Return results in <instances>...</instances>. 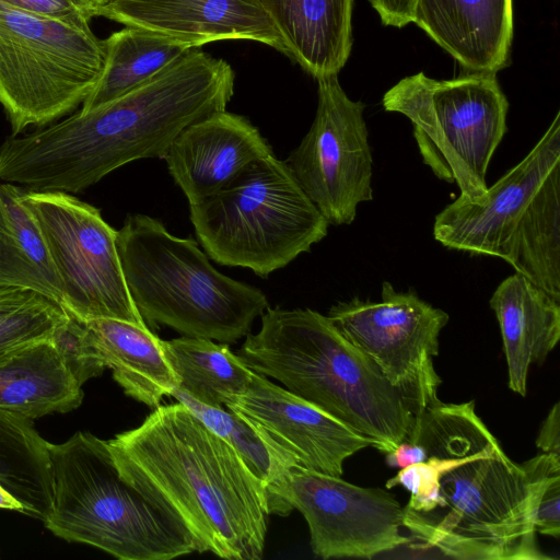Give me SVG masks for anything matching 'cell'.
I'll return each mask as SVG.
<instances>
[{
	"mask_svg": "<svg viewBox=\"0 0 560 560\" xmlns=\"http://www.w3.org/2000/svg\"><path fill=\"white\" fill-rule=\"evenodd\" d=\"M285 55L314 79L337 75L352 48L353 0H255Z\"/></svg>",
	"mask_w": 560,
	"mask_h": 560,
	"instance_id": "cell-20",
	"label": "cell"
},
{
	"mask_svg": "<svg viewBox=\"0 0 560 560\" xmlns=\"http://www.w3.org/2000/svg\"><path fill=\"white\" fill-rule=\"evenodd\" d=\"M317 83L313 124L284 162L328 224L348 225L358 206L373 199L365 105L349 98L337 75Z\"/></svg>",
	"mask_w": 560,
	"mask_h": 560,
	"instance_id": "cell-13",
	"label": "cell"
},
{
	"mask_svg": "<svg viewBox=\"0 0 560 560\" xmlns=\"http://www.w3.org/2000/svg\"><path fill=\"white\" fill-rule=\"evenodd\" d=\"M83 383L59 335L0 358V412L34 420L68 412L83 399Z\"/></svg>",
	"mask_w": 560,
	"mask_h": 560,
	"instance_id": "cell-22",
	"label": "cell"
},
{
	"mask_svg": "<svg viewBox=\"0 0 560 560\" xmlns=\"http://www.w3.org/2000/svg\"><path fill=\"white\" fill-rule=\"evenodd\" d=\"M47 444L32 420L0 412V483L21 502L24 514L43 523L52 497Z\"/></svg>",
	"mask_w": 560,
	"mask_h": 560,
	"instance_id": "cell-27",
	"label": "cell"
},
{
	"mask_svg": "<svg viewBox=\"0 0 560 560\" xmlns=\"http://www.w3.org/2000/svg\"><path fill=\"white\" fill-rule=\"evenodd\" d=\"M12 8L57 20L75 28L91 32L90 22L98 8L86 0H0Z\"/></svg>",
	"mask_w": 560,
	"mask_h": 560,
	"instance_id": "cell-30",
	"label": "cell"
},
{
	"mask_svg": "<svg viewBox=\"0 0 560 560\" xmlns=\"http://www.w3.org/2000/svg\"><path fill=\"white\" fill-rule=\"evenodd\" d=\"M498 319L509 388L525 396L532 364H541L560 339V302L520 273L504 279L489 301Z\"/></svg>",
	"mask_w": 560,
	"mask_h": 560,
	"instance_id": "cell-21",
	"label": "cell"
},
{
	"mask_svg": "<svg viewBox=\"0 0 560 560\" xmlns=\"http://www.w3.org/2000/svg\"><path fill=\"white\" fill-rule=\"evenodd\" d=\"M270 154L268 141L247 118L222 110L186 127L163 159L189 206H194Z\"/></svg>",
	"mask_w": 560,
	"mask_h": 560,
	"instance_id": "cell-17",
	"label": "cell"
},
{
	"mask_svg": "<svg viewBox=\"0 0 560 560\" xmlns=\"http://www.w3.org/2000/svg\"><path fill=\"white\" fill-rule=\"evenodd\" d=\"M47 448L52 497L44 525L54 535L121 560H168L196 551L182 518L121 472L108 441L78 431Z\"/></svg>",
	"mask_w": 560,
	"mask_h": 560,
	"instance_id": "cell-5",
	"label": "cell"
},
{
	"mask_svg": "<svg viewBox=\"0 0 560 560\" xmlns=\"http://www.w3.org/2000/svg\"><path fill=\"white\" fill-rule=\"evenodd\" d=\"M536 446L542 453L560 456V404L556 402L542 421Z\"/></svg>",
	"mask_w": 560,
	"mask_h": 560,
	"instance_id": "cell-32",
	"label": "cell"
},
{
	"mask_svg": "<svg viewBox=\"0 0 560 560\" xmlns=\"http://www.w3.org/2000/svg\"><path fill=\"white\" fill-rule=\"evenodd\" d=\"M499 258L560 302V166L546 176Z\"/></svg>",
	"mask_w": 560,
	"mask_h": 560,
	"instance_id": "cell-24",
	"label": "cell"
},
{
	"mask_svg": "<svg viewBox=\"0 0 560 560\" xmlns=\"http://www.w3.org/2000/svg\"><path fill=\"white\" fill-rule=\"evenodd\" d=\"M336 329L370 358L411 404L415 413L438 401L442 383L434 369L439 337L448 314L418 294L382 283L381 301L353 298L327 315Z\"/></svg>",
	"mask_w": 560,
	"mask_h": 560,
	"instance_id": "cell-11",
	"label": "cell"
},
{
	"mask_svg": "<svg viewBox=\"0 0 560 560\" xmlns=\"http://www.w3.org/2000/svg\"><path fill=\"white\" fill-rule=\"evenodd\" d=\"M86 1L91 2L92 4H94L95 7H97L100 9L101 7L109 3L113 0H86Z\"/></svg>",
	"mask_w": 560,
	"mask_h": 560,
	"instance_id": "cell-35",
	"label": "cell"
},
{
	"mask_svg": "<svg viewBox=\"0 0 560 560\" xmlns=\"http://www.w3.org/2000/svg\"><path fill=\"white\" fill-rule=\"evenodd\" d=\"M62 288V306L78 320L115 318L147 326L129 293L117 231L101 210L72 194L25 189Z\"/></svg>",
	"mask_w": 560,
	"mask_h": 560,
	"instance_id": "cell-10",
	"label": "cell"
},
{
	"mask_svg": "<svg viewBox=\"0 0 560 560\" xmlns=\"http://www.w3.org/2000/svg\"><path fill=\"white\" fill-rule=\"evenodd\" d=\"M78 322L84 355L110 369L128 396L154 409L178 387L163 340L147 326L115 318Z\"/></svg>",
	"mask_w": 560,
	"mask_h": 560,
	"instance_id": "cell-19",
	"label": "cell"
},
{
	"mask_svg": "<svg viewBox=\"0 0 560 560\" xmlns=\"http://www.w3.org/2000/svg\"><path fill=\"white\" fill-rule=\"evenodd\" d=\"M424 459L401 468L386 488L410 493L404 528L420 549L446 558L549 560L536 540L534 511L560 456L516 464L476 413L474 400L418 410L408 436Z\"/></svg>",
	"mask_w": 560,
	"mask_h": 560,
	"instance_id": "cell-1",
	"label": "cell"
},
{
	"mask_svg": "<svg viewBox=\"0 0 560 560\" xmlns=\"http://www.w3.org/2000/svg\"><path fill=\"white\" fill-rule=\"evenodd\" d=\"M0 509L24 513V508L1 483H0Z\"/></svg>",
	"mask_w": 560,
	"mask_h": 560,
	"instance_id": "cell-34",
	"label": "cell"
},
{
	"mask_svg": "<svg viewBox=\"0 0 560 560\" xmlns=\"http://www.w3.org/2000/svg\"><path fill=\"white\" fill-rule=\"evenodd\" d=\"M171 396L223 439L260 480L268 492L270 514V488L298 466L295 460L241 415L223 407L203 405L177 387Z\"/></svg>",
	"mask_w": 560,
	"mask_h": 560,
	"instance_id": "cell-28",
	"label": "cell"
},
{
	"mask_svg": "<svg viewBox=\"0 0 560 560\" xmlns=\"http://www.w3.org/2000/svg\"><path fill=\"white\" fill-rule=\"evenodd\" d=\"M412 23L470 73L495 74L508 65L512 0H417Z\"/></svg>",
	"mask_w": 560,
	"mask_h": 560,
	"instance_id": "cell-18",
	"label": "cell"
},
{
	"mask_svg": "<svg viewBox=\"0 0 560 560\" xmlns=\"http://www.w3.org/2000/svg\"><path fill=\"white\" fill-rule=\"evenodd\" d=\"M235 73L192 48L153 78L90 112L0 144V180L77 194L130 162L164 158L189 125L225 110Z\"/></svg>",
	"mask_w": 560,
	"mask_h": 560,
	"instance_id": "cell-2",
	"label": "cell"
},
{
	"mask_svg": "<svg viewBox=\"0 0 560 560\" xmlns=\"http://www.w3.org/2000/svg\"><path fill=\"white\" fill-rule=\"evenodd\" d=\"M97 16L167 37L190 48L223 39L254 40L285 55L255 0H113Z\"/></svg>",
	"mask_w": 560,
	"mask_h": 560,
	"instance_id": "cell-16",
	"label": "cell"
},
{
	"mask_svg": "<svg viewBox=\"0 0 560 560\" xmlns=\"http://www.w3.org/2000/svg\"><path fill=\"white\" fill-rule=\"evenodd\" d=\"M103 42L104 67L93 90L82 103V113L101 107L138 88L192 49L167 37L130 26L113 33Z\"/></svg>",
	"mask_w": 560,
	"mask_h": 560,
	"instance_id": "cell-25",
	"label": "cell"
},
{
	"mask_svg": "<svg viewBox=\"0 0 560 560\" xmlns=\"http://www.w3.org/2000/svg\"><path fill=\"white\" fill-rule=\"evenodd\" d=\"M237 355L252 371L324 410L388 453L412 427L415 410L375 363L327 316L311 308H270Z\"/></svg>",
	"mask_w": 560,
	"mask_h": 560,
	"instance_id": "cell-4",
	"label": "cell"
},
{
	"mask_svg": "<svg viewBox=\"0 0 560 560\" xmlns=\"http://www.w3.org/2000/svg\"><path fill=\"white\" fill-rule=\"evenodd\" d=\"M24 191L12 183L0 184V288L31 290L62 306L61 283Z\"/></svg>",
	"mask_w": 560,
	"mask_h": 560,
	"instance_id": "cell-23",
	"label": "cell"
},
{
	"mask_svg": "<svg viewBox=\"0 0 560 560\" xmlns=\"http://www.w3.org/2000/svg\"><path fill=\"white\" fill-rule=\"evenodd\" d=\"M117 249L131 299L145 324L223 343L249 334L269 307L265 293L218 271L191 238L147 214H129Z\"/></svg>",
	"mask_w": 560,
	"mask_h": 560,
	"instance_id": "cell-6",
	"label": "cell"
},
{
	"mask_svg": "<svg viewBox=\"0 0 560 560\" xmlns=\"http://www.w3.org/2000/svg\"><path fill=\"white\" fill-rule=\"evenodd\" d=\"M189 211L210 258L262 278L310 252L329 225L273 153L255 161L224 189L189 206Z\"/></svg>",
	"mask_w": 560,
	"mask_h": 560,
	"instance_id": "cell-7",
	"label": "cell"
},
{
	"mask_svg": "<svg viewBox=\"0 0 560 560\" xmlns=\"http://www.w3.org/2000/svg\"><path fill=\"white\" fill-rule=\"evenodd\" d=\"M70 320L63 306L39 293L0 288V358L56 337Z\"/></svg>",
	"mask_w": 560,
	"mask_h": 560,
	"instance_id": "cell-29",
	"label": "cell"
},
{
	"mask_svg": "<svg viewBox=\"0 0 560 560\" xmlns=\"http://www.w3.org/2000/svg\"><path fill=\"white\" fill-rule=\"evenodd\" d=\"M270 514L302 513L312 550L322 559H372L410 541L401 532L405 508L380 488L294 466L270 488Z\"/></svg>",
	"mask_w": 560,
	"mask_h": 560,
	"instance_id": "cell-12",
	"label": "cell"
},
{
	"mask_svg": "<svg viewBox=\"0 0 560 560\" xmlns=\"http://www.w3.org/2000/svg\"><path fill=\"white\" fill-rule=\"evenodd\" d=\"M382 105L411 121L423 163L436 177L456 183L460 198L483 201L488 166L508 130L509 102L494 73L435 80L419 72L392 86Z\"/></svg>",
	"mask_w": 560,
	"mask_h": 560,
	"instance_id": "cell-8",
	"label": "cell"
},
{
	"mask_svg": "<svg viewBox=\"0 0 560 560\" xmlns=\"http://www.w3.org/2000/svg\"><path fill=\"white\" fill-rule=\"evenodd\" d=\"M536 533L559 538L560 536V470L546 480L534 511Z\"/></svg>",
	"mask_w": 560,
	"mask_h": 560,
	"instance_id": "cell-31",
	"label": "cell"
},
{
	"mask_svg": "<svg viewBox=\"0 0 560 560\" xmlns=\"http://www.w3.org/2000/svg\"><path fill=\"white\" fill-rule=\"evenodd\" d=\"M417 1V0H416Z\"/></svg>",
	"mask_w": 560,
	"mask_h": 560,
	"instance_id": "cell-36",
	"label": "cell"
},
{
	"mask_svg": "<svg viewBox=\"0 0 560 560\" xmlns=\"http://www.w3.org/2000/svg\"><path fill=\"white\" fill-rule=\"evenodd\" d=\"M108 442L121 472L182 518L196 551L261 559L268 492L236 452L186 406L160 405L139 427Z\"/></svg>",
	"mask_w": 560,
	"mask_h": 560,
	"instance_id": "cell-3",
	"label": "cell"
},
{
	"mask_svg": "<svg viewBox=\"0 0 560 560\" xmlns=\"http://www.w3.org/2000/svg\"><path fill=\"white\" fill-rule=\"evenodd\" d=\"M225 407L308 470L341 477L347 458L363 448H375L371 439L254 371L244 393Z\"/></svg>",
	"mask_w": 560,
	"mask_h": 560,
	"instance_id": "cell-14",
	"label": "cell"
},
{
	"mask_svg": "<svg viewBox=\"0 0 560 560\" xmlns=\"http://www.w3.org/2000/svg\"><path fill=\"white\" fill-rule=\"evenodd\" d=\"M424 459L423 448L413 442L401 441L394 450L386 453V464L389 467L405 468L409 465L421 463Z\"/></svg>",
	"mask_w": 560,
	"mask_h": 560,
	"instance_id": "cell-33",
	"label": "cell"
},
{
	"mask_svg": "<svg viewBox=\"0 0 560 560\" xmlns=\"http://www.w3.org/2000/svg\"><path fill=\"white\" fill-rule=\"evenodd\" d=\"M180 390L197 401L223 407L247 388L253 371L223 342L183 336L163 340Z\"/></svg>",
	"mask_w": 560,
	"mask_h": 560,
	"instance_id": "cell-26",
	"label": "cell"
},
{
	"mask_svg": "<svg viewBox=\"0 0 560 560\" xmlns=\"http://www.w3.org/2000/svg\"><path fill=\"white\" fill-rule=\"evenodd\" d=\"M560 166V112L526 156L488 187L481 203L460 197L436 214L433 236L443 246L499 257L546 176Z\"/></svg>",
	"mask_w": 560,
	"mask_h": 560,
	"instance_id": "cell-15",
	"label": "cell"
},
{
	"mask_svg": "<svg viewBox=\"0 0 560 560\" xmlns=\"http://www.w3.org/2000/svg\"><path fill=\"white\" fill-rule=\"evenodd\" d=\"M104 42L0 2V105L12 135L73 112L96 84Z\"/></svg>",
	"mask_w": 560,
	"mask_h": 560,
	"instance_id": "cell-9",
	"label": "cell"
}]
</instances>
